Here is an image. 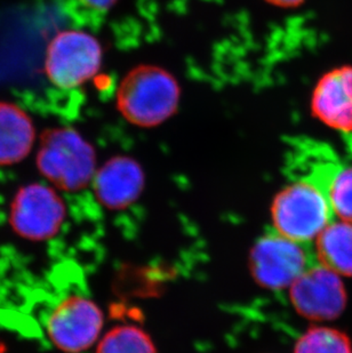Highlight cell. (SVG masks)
<instances>
[{"mask_svg": "<svg viewBox=\"0 0 352 353\" xmlns=\"http://www.w3.org/2000/svg\"><path fill=\"white\" fill-rule=\"evenodd\" d=\"M181 88L170 71L143 64L121 80L117 90V108L135 126H159L179 109Z\"/></svg>", "mask_w": 352, "mask_h": 353, "instance_id": "6da1fadb", "label": "cell"}, {"mask_svg": "<svg viewBox=\"0 0 352 353\" xmlns=\"http://www.w3.org/2000/svg\"><path fill=\"white\" fill-rule=\"evenodd\" d=\"M37 166L52 187L76 192L92 183L97 170V154L73 128H50L40 137Z\"/></svg>", "mask_w": 352, "mask_h": 353, "instance_id": "7a4b0ae2", "label": "cell"}, {"mask_svg": "<svg viewBox=\"0 0 352 353\" xmlns=\"http://www.w3.org/2000/svg\"><path fill=\"white\" fill-rule=\"evenodd\" d=\"M271 219L273 231L302 243L316 240L336 220L325 191L300 177L277 194L271 206Z\"/></svg>", "mask_w": 352, "mask_h": 353, "instance_id": "3957f363", "label": "cell"}, {"mask_svg": "<svg viewBox=\"0 0 352 353\" xmlns=\"http://www.w3.org/2000/svg\"><path fill=\"white\" fill-rule=\"evenodd\" d=\"M104 64V48L93 34L84 30L57 34L47 47L45 72L60 90H77L97 77Z\"/></svg>", "mask_w": 352, "mask_h": 353, "instance_id": "277c9868", "label": "cell"}, {"mask_svg": "<svg viewBox=\"0 0 352 353\" xmlns=\"http://www.w3.org/2000/svg\"><path fill=\"white\" fill-rule=\"evenodd\" d=\"M310 243H297L273 231L261 236L249 254V271L260 286L270 290L289 288L313 263Z\"/></svg>", "mask_w": 352, "mask_h": 353, "instance_id": "5b68a950", "label": "cell"}, {"mask_svg": "<svg viewBox=\"0 0 352 353\" xmlns=\"http://www.w3.org/2000/svg\"><path fill=\"white\" fill-rule=\"evenodd\" d=\"M104 323V312L94 301L70 295L59 302L47 318V336L62 352H84L99 340Z\"/></svg>", "mask_w": 352, "mask_h": 353, "instance_id": "8992f818", "label": "cell"}, {"mask_svg": "<svg viewBox=\"0 0 352 353\" xmlns=\"http://www.w3.org/2000/svg\"><path fill=\"white\" fill-rule=\"evenodd\" d=\"M66 215V203L57 189L43 184L22 188L10 205V225L19 236L30 240L50 239L57 234Z\"/></svg>", "mask_w": 352, "mask_h": 353, "instance_id": "52a82bcc", "label": "cell"}, {"mask_svg": "<svg viewBox=\"0 0 352 353\" xmlns=\"http://www.w3.org/2000/svg\"><path fill=\"white\" fill-rule=\"evenodd\" d=\"M289 296L295 310L313 320L334 318L346 301L339 274L318 262L289 287Z\"/></svg>", "mask_w": 352, "mask_h": 353, "instance_id": "ba28073f", "label": "cell"}, {"mask_svg": "<svg viewBox=\"0 0 352 353\" xmlns=\"http://www.w3.org/2000/svg\"><path fill=\"white\" fill-rule=\"evenodd\" d=\"M310 109L325 126L352 133V65L334 68L322 74L313 88Z\"/></svg>", "mask_w": 352, "mask_h": 353, "instance_id": "9c48e42d", "label": "cell"}, {"mask_svg": "<svg viewBox=\"0 0 352 353\" xmlns=\"http://www.w3.org/2000/svg\"><path fill=\"white\" fill-rule=\"evenodd\" d=\"M144 172L140 163L127 156H116L97 168L94 175V194L110 210L132 206L144 189Z\"/></svg>", "mask_w": 352, "mask_h": 353, "instance_id": "30bf717a", "label": "cell"}, {"mask_svg": "<svg viewBox=\"0 0 352 353\" xmlns=\"http://www.w3.org/2000/svg\"><path fill=\"white\" fill-rule=\"evenodd\" d=\"M36 141L31 118L17 104L0 101V166H10L28 157Z\"/></svg>", "mask_w": 352, "mask_h": 353, "instance_id": "8fae6325", "label": "cell"}, {"mask_svg": "<svg viewBox=\"0 0 352 353\" xmlns=\"http://www.w3.org/2000/svg\"><path fill=\"white\" fill-rule=\"evenodd\" d=\"M316 260L338 274L352 276V223L334 220L316 238Z\"/></svg>", "mask_w": 352, "mask_h": 353, "instance_id": "7c38bea8", "label": "cell"}, {"mask_svg": "<svg viewBox=\"0 0 352 353\" xmlns=\"http://www.w3.org/2000/svg\"><path fill=\"white\" fill-rule=\"evenodd\" d=\"M97 353H157V349L146 330L133 325H120L104 334Z\"/></svg>", "mask_w": 352, "mask_h": 353, "instance_id": "4fadbf2b", "label": "cell"}, {"mask_svg": "<svg viewBox=\"0 0 352 353\" xmlns=\"http://www.w3.org/2000/svg\"><path fill=\"white\" fill-rule=\"evenodd\" d=\"M327 196L336 220L352 223V165H340L327 189Z\"/></svg>", "mask_w": 352, "mask_h": 353, "instance_id": "5bb4252c", "label": "cell"}, {"mask_svg": "<svg viewBox=\"0 0 352 353\" xmlns=\"http://www.w3.org/2000/svg\"><path fill=\"white\" fill-rule=\"evenodd\" d=\"M294 353H351L349 341L335 330L315 328L304 334Z\"/></svg>", "mask_w": 352, "mask_h": 353, "instance_id": "9a60e30c", "label": "cell"}, {"mask_svg": "<svg viewBox=\"0 0 352 353\" xmlns=\"http://www.w3.org/2000/svg\"><path fill=\"white\" fill-rule=\"evenodd\" d=\"M118 1L119 0H68V5L81 20L97 24L104 20Z\"/></svg>", "mask_w": 352, "mask_h": 353, "instance_id": "2e32d148", "label": "cell"}, {"mask_svg": "<svg viewBox=\"0 0 352 353\" xmlns=\"http://www.w3.org/2000/svg\"><path fill=\"white\" fill-rule=\"evenodd\" d=\"M273 6L282 7V8H295L302 5L306 0H266Z\"/></svg>", "mask_w": 352, "mask_h": 353, "instance_id": "e0dca14e", "label": "cell"}, {"mask_svg": "<svg viewBox=\"0 0 352 353\" xmlns=\"http://www.w3.org/2000/svg\"><path fill=\"white\" fill-rule=\"evenodd\" d=\"M5 351H6V345L3 341L0 340V353H5Z\"/></svg>", "mask_w": 352, "mask_h": 353, "instance_id": "ac0fdd59", "label": "cell"}]
</instances>
